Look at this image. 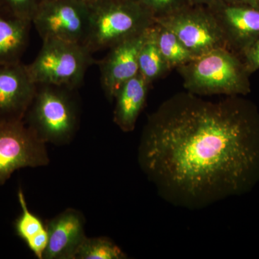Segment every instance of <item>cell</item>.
Here are the masks:
<instances>
[{
  "mask_svg": "<svg viewBox=\"0 0 259 259\" xmlns=\"http://www.w3.org/2000/svg\"><path fill=\"white\" fill-rule=\"evenodd\" d=\"M148 30L115 44L99 61L102 90L110 102L123 83L139 74V52Z\"/></svg>",
  "mask_w": 259,
  "mask_h": 259,
  "instance_id": "cell-9",
  "label": "cell"
},
{
  "mask_svg": "<svg viewBox=\"0 0 259 259\" xmlns=\"http://www.w3.org/2000/svg\"><path fill=\"white\" fill-rule=\"evenodd\" d=\"M156 19L172 14L190 5L188 0H139Z\"/></svg>",
  "mask_w": 259,
  "mask_h": 259,
  "instance_id": "cell-20",
  "label": "cell"
},
{
  "mask_svg": "<svg viewBox=\"0 0 259 259\" xmlns=\"http://www.w3.org/2000/svg\"><path fill=\"white\" fill-rule=\"evenodd\" d=\"M230 4L248 5L259 8V0H221Z\"/></svg>",
  "mask_w": 259,
  "mask_h": 259,
  "instance_id": "cell-23",
  "label": "cell"
},
{
  "mask_svg": "<svg viewBox=\"0 0 259 259\" xmlns=\"http://www.w3.org/2000/svg\"><path fill=\"white\" fill-rule=\"evenodd\" d=\"M85 219L77 209L69 208L47 223L49 243L44 259H76L86 239Z\"/></svg>",
  "mask_w": 259,
  "mask_h": 259,
  "instance_id": "cell-12",
  "label": "cell"
},
{
  "mask_svg": "<svg viewBox=\"0 0 259 259\" xmlns=\"http://www.w3.org/2000/svg\"><path fill=\"white\" fill-rule=\"evenodd\" d=\"M90 5L79 0H44L32 24L42 40L84 44L90 28Z\"/></svg>",
  "mask_w": 259,
  "mask_h": 259,
  "instance_id": "cell-8",
  "label": "cell"
},
{
  "mask_svg": "<svg viewBox=\"0 0 259 259\" xmlns=\"http://www.w3.org/2000/svg\"><path fill=\"white\" fill-rule=\"evenodd\" d=\"M150 85L139 73L123 83L116 94L113 121L123 132L134 131L146 105Z\"/></svg>",
  "mask_w": 259,
  "mask_h": 259,
  "instance_id": "cell-13",
  "label": "cell"
},
{
  "mask_svg": "<svg viewBox=\"0 0 259 259\" xmlns=\"http://www.w3.org/2000/svg\"><path fill=\"white\" fill-rule=\"evenodd\" d=\"M217 1L218 0H188L190 5H202V6H209Z\"/></svg>",
  "mask_w": 259,
  "mask_h": 259,
  "instance_id": "cell-24",
  "label": "cell"
},
{
  "mask_svg": "<svg viewBox=\"0 0 259 259\" xmlns=\"http://www.w3.org/2000/svg\"><path fill=\"white\" fill-rule=\"evenodd\" d=\"M44 0H0V13L10 18L31 22Z\"/></svg>",
  "mask_w": 259,
  "mask_h": 259,
  "instance_id": "cell-19",
  "label": "cell"
},
{
  "mask_svg": "<svg viewBox=\"0 0 259 259\" xmlns=\"http://www.w3.org/2000/svg\"><path fill=\"white\" fill-rule=\"evenodd\" d=\"M187 91L199 96L250 93V74L239 55L218 49L177 68Z\"/></svg>",
  "mask_w": 259,
  "mask_h": 259,
  "instance_id": "cell-2",
  "label": "cell"
},
{
  "mask_svg": "<svg viewBox=\"0 0 259 259\" xmlns=\"http://www.w3.org/2000/svg\"><path fill=\"white\" fill-rule=\"evenodd\" d=\"M49 162L47 144L24 120L0 122V186L17 170L46 166Z\"/></svg>",
  "mask_w": 259,
  "mask_h": 259,
  "instance_id": "cell-7",
  "label": "cell"
},
{
  "mask_svg": "<svg viewBox=\"0 0 259 259\" xmlns=\"http://www.w3.org/2000/svg\"><path fill=\"white\" fill-rule=\"evenodd\" d=\"M25 243L36 258L44 259V253L49 243V233H48L47 228L32 237L31 239L29 240Z\"/></svg>",
  "mask_w": 259,
  "mask_h": 259,
  "instance_id": "cell-22",
  "label": "cell"
},
{
  "mask_svg": "<svg viewBox=\"0 0 259 259\" xmlns=\"http://www.w3.org/2000/svg\"><path fill=\"white\" fill-rule=\"evenodd\" d=\"M155 22L171 30L195 58L228 49L222 30L208 7L187 5Z\"/></svg>",
  "mask_w": 259,
  "mask_h": 259,
  "instance_id": "cell-6",
  "label": "cell"
},
{
  "mask_svg": "<svg viewBox=\"0 0 259 259\" xmlns=\"http://www.w3.org/2000/svg\"><path fill=\"white\" fill-rule=\"evenodd\" d=\"M79 1L83 2V3H87V4L91 5L96 2L97 0H79Z\"/></svg>",
  "mask_w": 259,
  "mask_h": 259,
  "instance_id": "cell-25",
  "label": "cell"
},
{
  "mask_svg": "<svg viewBox=\"0 0 259 259\" xmlns=\"http://www.w3.org/2000/svg\"><path fill=\"white\" fill-rule=\"evenodd\" d=\"M238 55L248 72L259 69V36L243 48Z\"/></svg>",
  "mask_w": 259,
  "mask_h": 259,
  "instance_id": "cell-21",
  "label": "cell"
},
{
  "mask_svg": "<svg viewBox=\"0 0 259 259\" xmlns=\"http://www.w3.org/2000/svg\"><path fill=\"white\" fill-rule=\"evenodd\" d=\"M158 47L170 69L179 68L196 59L171 30L155 22Z\"/></svg>",
  "mask_w": 259,
  "mask_h": 259,
  "instance_id": "cell-16",
  "label": "cell"
},
{
  "mask_svg": "<svg viewBox=\"0 0 259 259\" xmlns=\"http://www.w3.org/2000/svg\"><path fill=\"white\" fill-rule=\"evenodd\" d=\"M127 255L106 237L88 238L83 242L76 259H125Z\"/></svg>",
  "mask_w": 259,
  "mask_h": 259,
  "instance_id": "cell-17",
  "label": "cell"
},
{
  "mask_svg": "<svg viewBox=\"0 0 259 259\" xmlns=\"http://www.w3.org/2000/svg\"><path fill=\"white\" fill-rule=\"evenodd\" d=\"M155 23L139 1L97 0L90 5V23L84 46L90 53L105 50L144 32Z\"/></svg>",
  "mask_w": 259,
  "mask_h": 259,
  "instance_id": "cell-4",
  "label": "cell"
},
{
  "mask_svg": "<svg viewBox=\"0 0 259 259\" xmlns=\"http://www.w3.org/2000/svg\"><path fill=\"white\" fill-rule=\"evenodd\" d=\"M157 42L155 24L148 28L139 55V74L151 84L170 71Z\"/></svg>",
  "mask_w": 259,
  "mask_h": 259,
  "instance_id": "cell-15",
  "label": "cell"
},
{
  "mask_svg": "<svg viewBox=\"0 0 259 259\" xmlns=\"http://www.w3.org/2000/svg\"><path fill=\"white\" fill-rule=\"evenodd\" d=\"M31 22L0 13V65L20 62L29 41Z\"/></svg>",
  "mask_w": 259,
  "mask_h": 259,
  "instance_id": "cell-14",
  "label": "cell"
},
{
  "mask_svg": "<svg viewBox=\"0 0 259 259\" xmlns=\"http://www.w3.org/2000/svg\"><path fill=\"white\" fill-rule=\"evenodd\" d=\"M19 204L21 207L22 213L14 223L15 233L19 238L26 243L32 237L44 231L47 226L41 219L36 214L30 212L25 199V194L21 188L18 192Z\"/></svg>",
  "mask_w": 259,
  "mask_h": 259,
  "instance_id": "cell-18",
  "label": "cell"
},
{
  "mask_svg": "<svg viewBox=\"0 0 259 259\" xmlns=\"http://www.w3.org/2000/svg\"><path fill=\"white\" fill-rule=\"evenodd\" d=\"M94 62L93 54L83 44L49 39L42 40L37 57L26 66L36 84L76 90Z\"/></svg>",
  "mask_w": 259,
  "mask_h": 259,
  "instance_id": "cell-5",
  "label": "cell"
},
{
  "mask_svg": "<svg viewBox=\"0 0 259 259\" xmlns=\"http://www.w3.org/2000/svg\"><path fill=\"white\" fill-rule=\"evenodd\" d=\"M138 162L176 207L197 210L248 193L259 182V112L236 96L175 94L148 117Z\"/></svg>",
  "mask_w": 259,
  "mask_h": 259,
  "instance_id": "cell-1",
  "label": "cell"
},
{
  "mask_svg": "<svg viewBox=\"0 0 259 259\" xmlns=\"http://www.w3.org/2000/svg\"><path fill=\"white\" fill-rule=\"evenodd\" d=\"M75 90L37 84L24 122L45 144L63 146L74 139L79 125Z\"/></svg>",
  "mask_w": 259,
  "mask_h": 259,
  "instance_id": "cell-3",
  "label": "cell"
},
{
  "mask_svg": "<svg viewBox=\"0 0 259 259\" xmlns=\"http://www.w3.org/2000/svg\"><path fill=\"white\" fill-rule=\"evenodd\" d=\"M207 7L222 30L228 49L238 55L259 36V8L221 0Z\"/></svg>",
  "mask_w": 259,
  "mask_h": 259,
  "instance_id": "cell-11",
  "label": "cell"
},
{
  "mask_svg": "<svg viewBox=\"0 0 259 259\" xmlns=\"http://www.w3.org/2000/svg\"><path fill=\"white\" fill-rule=\"evenodd\" d=\"M125 1H127V0H125ZM128 1H139V0H128Z\"/></svg>",
  "mask_w": 259,
  "mask_h": 259,
  "instance_id": "cell-26",
  "label": "cell"
},
{
  "mask_svg": "<svg viewBox=\"0 0 259 259\" xmlns=\"http://www.w3.org/2000/svg\"><path fill=\"white\" fill-rule=\"evenodd\" d=\"M37 86L21 61L0 65V122L24 120Z\"/></svg>",
  "mask_w": 259,
  "mask_h": 259,
  "instance_id": "cell-10",
  "label": "cell"
}]
</instances>
